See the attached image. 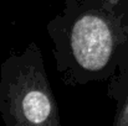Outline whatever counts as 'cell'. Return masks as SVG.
I'll list each match as a JSON object with an SVG mask.
<instances>
[{
	"label": "cell",
	"mask_w": 128,
	"mask_h": 126,
	"mask_svg": "<svg viewBox=\"0 0 128 126\" xmlns=\"http://www.w3.org/2000/svg\"><path fill=\"white\" fill-rule=\"evenodd\" d=\"M72 49L77 62L86 69L104 67L112 51V39L107 24L93 15L81 17L72 30Z\"/></svg>",
	"instance_id": "cell-1"
},
{
	"label": "cell",
	"mask_w": 128,
	"mask_h": 126,
	"mask_svg": "<svg viewBox=\"0 0 128 126\" xmlns=\"http://www.w3.org/2000/svg\"><path fill=\"white\" fill-rule=\"evenodd\" d=\"M22 109L29 121L40 124L48 116L51 111V104L45 94L40 91H31L25 96L22 101Z\"/></svg>",
	"instance_id": "cell-2"
}]
</instances>
